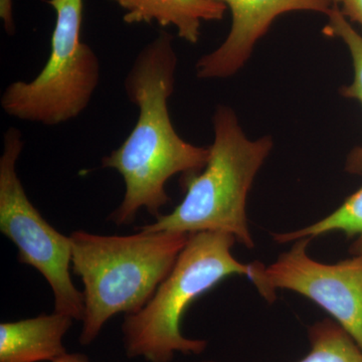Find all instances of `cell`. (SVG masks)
I'll return each instance as SVG.
<instances>
[{"mask_svg":"<svg viewBox=\"0 0 362 362\" xmlns=\"http://www.w3.org/2000/svg\"><path fill=\"white\" fill-rule=\"evenodd\" d=\"M177 54L168 33L143 47L124 81L138 119L125 141L102 158V168L122 176V202L108 216L117 226L132 225L146 209L153 218L170 202L166 185L173 176L197 175L206 168L209 147L185 141L171 122L168 100L175 92Z\"/></svg>","mask_w":362,"mask_h":362,"instance_id":"cell-1","label":"cell"},{"mask_svg":"<svg viewBox=\"0 0 362 362\" xmlns=\"http://www.w3.org/2000/svg\"><path fill=\"white\" fill-rule=\"evenodd\" d=\"M70 237L71 271L84 285L78 341L88 346L114 316L137 313L148 303L189 235L138 230L132 235H105L76 230Z\"/></svg>","mask_w":362,"mask_h":362,"instance_id":"cell-2","label":"cell"},{"mask_svg":"<svg viewBox=\"0 0 362 362\" xmlns=\"http://www.w3.org/2000/svg\"><path fill=\"white\" fill-rule=\"evenodd\" d=\"M214 141L206 168L181 178L185 194L171 213L161 214L149 225L137 228L147 232L192 235L225 232L252 250L255 242L247 216V195L273 148V138H247L235 111L218 105L213 117Z\"/></svg>","mask_w":362,"mask_h":362,"instance_id":"cell-3","label":"cell"},{"mask_svg":"<svg viewBox=\"0 0 362 362\" xmlns=\"http://www.w3.org/2000/svg\"><path fill=\"white\" fill-rule=\"evenodd\" d=\"M237 240L225 232L194 233L148 303L125 315L121 331L128 358L171 362L176 354L199 356L207 347L204 339L185 337L181 321L188 307L230 276L250 275L252 264L233 257Z\"/></svg>","mask_w":362,"mask_h":362,"instance_id":"cell-4","label":"cell"},{"mask_svg":"<svg viewBox=\"0 0 362 362\" xmlns=\"http://www.w3.org/2000/svg\"><path fill=\"white\" fill-rule=\"evenodd\" d=\"M56 11L51 54L33 81H16L0 99L7 115L45 126L77 118L89 106L101 77L94 49L81 40L84 0H47Z\"/></svg>","mask_w":362,"mask_h":362,"instance_id":"cell-5","label":"cell"},{"mask_svg":"<svg viewBox=\"0 0 362 362\" xmlns=\"http://www.w3.org/2000/svg\"><path fill=\"white\" fill-rule=\"evenodd\" d=\"M23 146L21 131L9 127L0 156V232L18 247V262L35 269L49 283L54 311L82 322L84 295L71 279V237L49 225L28 199L16 171Z\"/></svg>","mask_w":362,"mask_h":362,"instance_id":"cell-6","label":"cell"},{"mask_svg":"<svg viewBox=\"0 0 362 362\" xmlns=\"http://www.w3.org/2000/svg\"><path fill=\"white\" fill-rule=\"evenodd\" d=\"M310 238L293 242L271 265L252 264L247 278L267 301L276 290H290L324 309L362 350V255L337 264H323L307 252Z\"/></svg>","mask_w":362,"mask_h":362,"instance_id":"cell-7","label":"cell"},{"mask_svg":"<svg viewBox=\"0 0 362 362\" xmlns=\"http://www.w3.org/2000/svg\"><path fill=\"white\" fill-rule=\"evenodd\" d=\"M230 9L233 23L228 37L214 52L197 61L195 70L202 80L232 77L251 57L258 40L273 21L290 11L327 14L332 0H214Z\"/></svg>","mask_w":362,"mask_h":362,"instance_id":"cell-8","label":"cell"},{"mask_svg":"<svg viewBox=\"0 0 362 362\" xmlns=\"http://www.w3.org/2000/svg\"><path fill=\"white\" fill-rule=\"evenodd\" d=\"M75 319L54 311L0 324V362H49L68 354L64 338Z\"/></svg>","mask_w":362,"mask_h":362,"instance_id":"cell-9","label":"cell"},{"mask_svg":"<svg viewBox=\"0 0 362 362\" xmlns=\"http://www.w3.org/2000/svg\"><path fill=\"white\" fill-rule=\"evenodd\" d=\"M126 11L127 25L152 23L175 25L178 37L190 44L201 37L202 21H220L226 7L214 0H113Z\"/></svg>","mask_w":362,"mask_h":362,"instance_id":"cell-10","label":"cell"},{"mask_svg":"<svg viewBox=\"0 0 362 362\" xmlns=\"http://www.w3.org/2000/svg\"><path fill=\"white\" fill-rule=\"evenodd\" d=\"M332 232H341L347 238H356L349 252L352 256L362 255V187L322 220L294 232L273 233L272 237L279 244H287L302 238L313 239Z\"/></svg>","mask_w":362,"mask_h":362,"instance_id":"cell-11","label":"cell"},{"mask_svg":"<svg viewBox=\"0 0 362 362\" xmlns=\"http://www.w3.org/2000/svg\"><path fill=\"white\" fill-rule=\"evenodd\" d=\"M328 23L323 33L331 37H338L346 45L354 66L351 84L340 89L343 97L357 100L362 105V35L351 25L339 6H334L327 13ZM345 170L354 175L362 176V145L350 152Z\"/></svg>","mask_w":362,"mask_h":362,"instance_id":"cell-12","label":"cell"},{"mask_svg":"<svg viewBox=\"0 0 362 362\" xmlns=\"http://www.w3.org/2000/svg\"><path fill=\"white\" fill-rule=\"evenodd\" d=\"M310 351L298 362H362V350L337 321L324 319L309 328Z\"/></svg>","mask_w":362,"mask_h":362,"instance_id":"cell-13","label":"cell"},{"mask_svg":"<svg viewBox=\"0 0 362 362\" xmlns=\"http://www.w3.org/2000/svg\"><path fill=\"white\" fill-rule=\"evenodd\" d=\"M0 18L4 23L7 35H13L16 33V23L13 18V0H0Z\"/></svg>","mask_w":362,"mask_h":362,"instance_id":"cell-14","label":"cell"},{"mask_svg":"<svg viewBox=\"0 0 362 362\" xmlns=\"http://www.w3.org/2000/svg\"><path fill=\"white\" fill-rule=\"evenodd\" d=\"M341 11L347 20L358 23L362 28V0H343Z\"/></svg>","mask_w":362,"mask_h":362,"instance_id":"cell-15","label":"cell"},{"mask_svg":"<svg viewBox=\"0 0 362 362\" xmlns=\"http://www.w3.org/2000/svg\"><path fill=\"white\" fill-rule=\"evenodd\" d=\"M49 362H90L89 357L83 354H66L54 361Z\"/></svg>","mask_w":362,"mask_h":362,"instance_id":"cell-16","label":"cell"},{"mask_svg":"<svg viewBox=\"0 0 362 362\" xmlns=\"http://www.w3.org/2000/svg\"><path fill=\"white\" fill-rule=\"evenodd\" d=\"M343 0H332L333 4L334 6H339V4H342Z\"/></svg>","mask_w":362,"mask_h":362,"instance_id":"cell-17","label":"cell"},{"mask_svg":"<svg viewBox=\"0 0 362 362\" xmlns=\"http://www.w3.org/2000/svg\"><path fill=\"white\" fill-rule=\"evenodd\" d=\"M202 362H216V361H202Z\"/></svg>","mask_w":362,"mask_h":362,"instance_id":"cell-18","label":"cell"}]
</instances>
